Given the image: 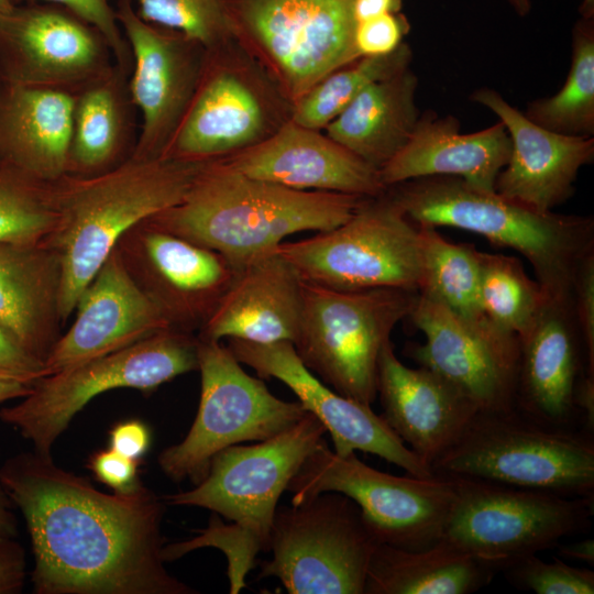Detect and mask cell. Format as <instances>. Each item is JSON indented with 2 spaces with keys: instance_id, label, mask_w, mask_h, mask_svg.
Masks as SVG:
<instances>
[{
  "instance_id": "47",
  "label": "cell",
  "mask_w": 594,
  "mask_h": 594,
  "mask_svg": "<svg viewBox=\"0 0 594 594\" xmlns=\"http://www.w3.org/2000/svg\"><path fill=\"white\" fill-rule=\"evenodd\" d=\"M402 8L403 0H355L353 15L358 23L382 14L400 12Z\"/></svg>"
},
{
  "instance_id": "24",
  "label": "cell",
  "mask_w": 594,
  "mask_h": 594,
  "mask_svg": "<svg viewBox=\"0 0 594 594\" xmlns=\"http://www.w3.org/2000/svg\"><path fill=\"white\" fill-rule=\"evenodd\" d=\"M249 177L298 190L377 197L387 188L380 170L321 130L288 120L263 142L219 160Z\"/></svg>"
},
{
  "instance_id": "31",
  "label": "cell",
  "mask_w": 594,
  "mask_h": 594,
  "mask_svg": "<svg viewBox=\"0 0 594 594\" xmlns=\"http://www.w3.org/2000/svg\"><path fill=\"white\" fill-rule=\"evenodd\" d=\"M408 67L366 87L322 131L378 170L408 142L421 112Z\"/></svg>"
},
{
  "instance_id": "49",
  "label": "cell",
  "mask_w": 594,
  "mask_h": 594,
  "mask_svg": "<svg viewBox=\"0 0 594 594\" xmlns=\"http://www.w3.org/2000/svg\"><path fill=\"white\" fill-rule=\"evenodd\" d=\"M13 506L0 482V540L15 539L18 536V521Z\"/></svg>"
},
{
  "instance_id": "5",
  "label": "cell",
  "mask_w": 594,
  "mask_h": 594,
  "mask_svg": "<svg viewBox=\"0 0 594 594\" xmlns=\"http://www.w3.org/2000/svg\"><path fill=\"white\" fill-rule=\"evenodd\" d=\"M386 194L417 226L474 232L520 253L550 298L572 297L576 272L594 254V219L539 212L450 176L416 178Z\"/></svg>"
},
{
  "instance_id": "32",
  "label": "cell",
  "mask_w": 594,
  "mask_h": 594,
  "mask_svg": "<svg viewBox=\"0 0 594 594\" xmlns=\"http://www.w3.org/2000/svg\"><path fill=\"white\" fill-rule=\"evenodd\" d=\"M495 574L443 539L422 550L378 544L364 594H470L486 586Z\"/></svg>"
},
{
  "instance_id": "12",
  "label": "cell",
  "mask_w": 594,
  "mask_h": 594,
  "mask_svg": "<svg viewBox=\"0 0 594 594\" xmlns=\"http://www.w3.org/2000/svg\"><path fill=\"white\" fill-rule=\"evenodd\" d=\"M302 282L342 290L418 292L419 227L385 193L365 198L342 224L276 249Z\"/></svg>"
},
{
  "instance_id": "17",
  "label": "cell",
  "mask_w": 594,
  "mask_h": 594,
  "mask_svg": "<svg viewBox=\"0 0 594 594\" xmlns=\"http://www.w3.org/2000/svg\"><path fill=\"white\" fill-rule=\"evenodd\" d=\"M425 336L404 354L440 375L479 410L515 406L519 339L491 320L464 319L421 295L408 316Z\"/></svg>"
},
{
  "instance_id": "8",
  "label": "cell",
  "mask_w": 594,
  "mask_h": 594,
  "mask_svg": "<svg viewBox=\"0 0 594 594\" xmlns=\"http://www.w3.org/2000/svg\"><path fill=\"white\" fill-rule=\"evenodd\" d=\"M419 293L402 288L336 290L301 280L295 351L337 393L372 405L383 346L414 309Z\"/></svg>"
},
{
  "instance_id": "39",
  "label": "cell",
  "mask_w": 594,
  "mask_h": 594,
  "mask_svg": "<svg viewBox=\"0 0 594 594\" xmlns=\"http://www.w3.org/2000/svg\"><path fill=\"white\" fill-rule=\"evenodd\" d=\"M510 584L536 594H593L594 571L531 554L503 571Z\"/></svg>"
},
{
  "instance_id": "35",
  "label": "cell",
  "mask_w": 594,
  "mask_h": 594,
  "mask_svg": "<svg viewBox=\"0 0 594 594\" xmlns=\"http://www.w3.org/2000/svg\"><path fill=\"white\" fill-rule=\"evenodd\" d=\"M413 58L404 42L389 54L361 57L330 73L294 103L292 120L322 131L366 87L408 68Z\"/></svg>"
},
{
  "instance_id": "48",
  "label": "cell",
  "mask_w": 594,
  "mask_h": 594,
  "mask_svg": "<svg viewBox=\"0 0 594 594\" xmlns=\"http://www.w3.org/2000/svg\"><path fill=\"white\" fill-rule=\"evenodd\" d=\"M560 558L584 562L594 565V540L586 538L571 543H559L557 547Z\"/></svg>"
},
{
  "instance_id": "40",
  "label": "cell",
  "mask_w": 594,
  "mask_h": 594,
  "mask_svg": "<svg viewBox=\"0 0 594 594\" xmlns=\"http://www.w3.org/2000/svg\"><path fill=\"white\" fill-rule=\"evenodd\" d=\"M13 6L47 2L62 6L97 28L108 41L116 63L131 70L132 56L110 0H10Z\"/></svg>"
},
{
  "instance_id": "2",
  "label": "cell",
  "mask_w": 594,
  "mask_h": 594,
  "mask_svg": "<svg viewBox=\"0 0 594 594\" xmlns=\"http://www.w3.org/2000/svg\"><path fill=\"white\" fill-rule=\"evenodd\" d=\"M369 197L298 190L204 164L184 198L145 221L221 254L239 271L272 254L292 234L328 231Z\"/></svg>"
},
{
  "instance_id": "38",
  "label": "cell",
  "mask_w": 594,
  "mask_h": 594,
  "mask_svg": "<svg viewBox=\"0 0 594 594\" xmlns=\"http://www.w3.org/2000/svg\"><path fill=\"white\" fill-rule=\"evenodd\" d=\"M146 22L178 31L205 48L232 38L221 0H131Z\"/></svg>"
},
{
  "instance_id": "44",
  "label": "cell",
  "mask_w": 594,
  "mask_h": 594,
  "mask_svg": "<svg viewBox=\"0 0 594 594\" xmlns=\"http://www.w3.org/2000/svg\"><path fill=\"white\" fill-rule=\"evenodd\" d=\"M48 375L45 363L25 351L0 326V376L34 383Z\"/></svg>"
},
{
  "instance_id": "1",
  "label": "cell",
  "mask_w": 594,
  "mask_h": 594,
  "mask_svg": "<svg viewBox=\"0 0 594 594\" xmlns=\"http://www.w3.org/2000/svg\"><path fill=\"white\" fill-rule=\"evenodd\" d=\"M0 482L28 527L36 594L198 593L165 568L166 504L142 483L107 494L34 450L7 459Z\"/></svg>"
},
{
  "instance_id": "51",
  "label": "cell",
  "mask_w": 594,
  "mask_h": 594,
  "mask_svg": "<svg viewBox=\"0 0 594 594\" xmlns=\"http://www.w3.org/2000/svg\"><path fill=\"white\" fill-rule=\"evenodd\" d=\"M519 16H526L531 10V0H506Z\"/></svg>"
},
{
  "instance_id": "36",
  "label": "cell",
  "mask_w": 594,
  "mask_h": 594,
  "mask_svg": "<svg viewBox=\"0 0 594 594\" xmlns=\"http://www.w3.org/2000/svg\"><path fill=\"white\" fill-rule=\"evenodd\" d=\"M480 263V300L484 315L519 338L550 297L538 280L527 275L515 256L481 252Z\"/></svg>"
},
{
  "instance_id": "43",
  "label": "cell",
  "mask_w": 594,
  "mask_h": 594,
  "mask_svg": "<svg viewBox=\"0 0 594 594\" xmlns=\"http://www.w3.org/2000/svg\"><path fill=\"white\" fill-rule=\"evenodd\" d=\"M88 469L98 481L114 492H129L142 483L139 479V461L123 457L110 448L94 453L89 458Z\"/></svg>"
},
{
  "instance_id": "9",
  "label": "cell",
  "mask_w": 594,
  "mask_h": 594,
  "mask_svg": "<svg viewBox=\"0 0 594 594\" xmlns=\"http://www.w3.org/2000/svg\"><path fill=\"white\" fill-rule=\"evenodd\" d=\"M355 0H221L232 38L294 105L330 73L359 59Z\"/></svg>"
},
{
  "instance_id": "53",
  "label": "cell",
  "mask_w": 594,
  "mask_h": 594,
  "mask_svg": "<svg viewBox=\"0 0 594 594\" xmlns=\"http://www.w3.org/2000/svg\"><path fill=\"white\" fill-rule=\"evenodd\" d=\"M12 7L13 4L10 2V0H0V13L10 10Z\"/></svg>"
},
{
  "instance_id": "19",
  "label": "cell",
  "mask_w": 594,
  "mask_h": 594,
  "mask_svg": "<svg viewBox=\"0 0 594 594\" xmlns=\"http://www.w3.org/2000/svg\"><path fill=\"white\" fill-rule=\"evenodd\" d=\"M123 262L175 329H200L237 271L218 252L160 230L145 220L119 241Z\"/></svg>"
},
{
  "instance_id": "14",
  "label": "cell",
  "mask_w": 594,
  "mask_h": 594,
  "mask_svg": "<svg viewBox=\"0 0 594 594\" xmlns=\"http://www.w3.org/2000/svg\"><path fill=\"white\" fill-rule=\"evenodd\" d=\"M198 370L201 389L196 418L186 437L158 455L161 470L175 482L198 484L220 451L272 438L308 413L299 402L273 395L220 342L198 339Z\"/></svg>"
},
{
  "instance_id": "13",
  "label": "cell",
  "mask_w": 594,
  "mask_h": 594,
  "mask_svg": "<svg viewBox=\"0 0 594 594\" xmlns=\"http://www.w3.org/2000/svg\"><path fill=\"white\" fill-rule=\"evenodd\" d=\"M381 544L360 507L323 492L276 509L270 560L258 578H276L290 594H364L372 556Z\"/></svg>"
},
{
  "instance_id": "28",
  "label": "cell",
  "mask_w": 594,
  "mask_h": 594,
  "mask_svg": "<svg viewBox=\"0 0 594 594\" xmlns=\"http://www.w3.org/2000/svg\"><path fill=\"white\" fill-rule=\"evenodd\" d=\"M75 94L0 79V163L46 183L64 176Z\"/></svg>"
},
{
  "instance_id": "10",
  "label": "cell",
  "mask_w": 594,
  "mask_h": 594,
  "mask_svg": "<svg viewBox=\"0 0 594 594\" xmlns=\"http://www.w3.org/2000/svg\"><path fill=\"white\" fill-rule=\"evenodd\" d=\"M454 497L442 538L496 573L590 529L593 497H570L449 476Z\"/></svg>"
},
{
  "instance_id": "41",
  "label": "cell",
  "mask_w": 594,
  "mask_h": 594,
  "mask_svg": "<svg viewBox=\"0 0 594 594\" xmlns=\"http://www.w3.org/2000/svg\"><path fill=\"white\" fill-rule=\"evenodd\" d=\"M409 30V21L402 11L360 21L353 35L355 53L359 58L389 54L405 42Z\"/></svg>"
},
{
  "instance_id": "6",
  "label": "cell",
  "mask_w": 594,
  "mask_h": 594,
  "mask_svg": "<svg viewBox=\"0 0 594 594\" xmlns=\"http://www.w3.org/2000/svg\"><path fill=\"white\" fill-rule=\"evenodd\" d=\"M431 469L442 476L593 497L594 432L547 425L515 406L477 410Z\"/></svg>"
},
{
  "instance_id": "15",
  "label": "cell",
  "mask_w": 594,
  "mask_h": 594,
  "mask_svg": "<svg viewBox=\"0 0 594 594\" xmlns=\"http://www.w3.org/2000/svg\"><path fill=\"white\" fill-rule=\"evenodd\" d=\"M296 505L323 492H338L360 507L381 544L422 550L437 543L451 510L454 490L449 476H397L358 459L339 455L324 438L287 485Z\"/></svg>"
},
{
  "instance_id": "11",
  "label": "cell",
  "mask_w": 594,
  "mask_h": 594,
  "mask_svg": "<svg viewBox=\"0 0 594 594\" xmlns=\"http://www.w3.org/2000/svg\"><path fill=\"white\" fill-rule=\"evenodd\" d=\"M195 370L198 338L191 332L166 329L38 378L20 403L0 409V419L29 440L35 452L51 454L54 442L75 415L96 396L116 388L152 392Z\"/></svg>"
},
{
  "instance_id": "27",
  "label": "cell",
  "mask_w": 594,
  "mask_h": 594,
  "mask_svg": "<svg viewBox=\"0 0 594 594\" xmlns=\"http://www.w3.org/2000/svg\"><path fill=\"white\" fill-rule=\"evenodd\" d=\"M509 152V135L501 121L462 133L458 118L429 110L420 114L410 139L380 169V176L386 188L416 178L450 176L495 190Z\"/></svg>"
},
{
  "instance_id": "29",
  "label": "cell",
  "mask_w": 594,
  "mask_h": 594,
  "mask_svg": "<svg viewBox=\"0 0 594 594\" xmlns=\"http://www.w3.org/2000/svg\"><path fill=\"white\" fill-rule=\"evenodd\" d=\"M61 264L40 243L0 242V326L45 363L61 336Z\"/></svg>"
},
{
  "instance_id": "45",
  "label": "cell",
  "mask_w": 594,
  "mask_h": 594,
  "mask_svg": "<svg viewBox=\"0 0 594 594\" xmlns=\"http://www.w3.org/2000/svg\"><path fill=\"white\" fill-rule=\"evenodd\" d=\"M150 442V430L140 420L120 422L109 433V448L135 461L144 457L148 450Z\"/></svg>"
},
{
  "instance_id": "33",
  "label": "cell",
  "mask_w": 594,
  "mask_h": 594,
  "mask_svg": "<svg viewBox=\"0 0 594 594\" xmlns=\"http://www.w3.org/2000/svg\"><path fill=\"white\" fill-rule=\"evenodd\" d=\"M418 227L422 262L419 295L464 319H488L480 300L481 251L469 243L448 241L437 228Z\"/></svg>"
},
{
  "instance_id": "42",
  "label": "cell",
  "mask_w": 594,
  "mask_h": 594,
  "mask_svg": "<svg viewBox=\"0 0 594 594\" xmlns=\"http://www.w3.org/2000/svg\"><path fill=\"white\" fill-rule=\"evenodd\" d=\"M572 298L587 367L594 374V254L588 255L580 265L573 284Z\"/></svg>"
},
{
  "instance_id": "7",
  "label": "cell",
  "mask_w": 594,
  "mask_h": 594,
  "mask_svg": "<svg viewBox=\"0 0 594 594\" xmlns=\"http://www.w3.org/2000/svg\"><path fill=\"white\" fill-rule=\"evenodd\" d=\"M294 105L233 38L206 48L190 102L162 157L205 164L248 150L292 119Z\"/></svg>"
},
{
  "instance_id": "34",
  "label": "cell",
  "mask_w": 594,
  "mask_h": 594,
  "mask_svg": "<svg viewBox=\"0 0 594 594\" xmlns=\"http://www.w3.org/2000/svg\"><path fill=\"white\" fill-rule=\"evenodd\" d=\"M522 112L557 133L594 135V19L581 18L573 28L571 64L562 87L530 101Z\"/></svg>"
},
{
  "instance_id": "46",
  "label": "cell",
  "mask_w": 594,
  "mask_h": 594,
  "mask_svg": "<svg viewBox=\"0 0 594 594\" xmlns=\"http://www.w3.org/2000/svg\"><path fill=\"white\" fill-rule=\"evenodd\" d=\"M25 578L24 550L15 539L0 540V594L22 590Z\"/></svg>"
},
{
  "instance_id": "4",
  "label": "cell",
  "mask_w": 594,
  "mask_h": 594,
  "mask_svg": "<svg viewBox=\"0 0 594 594\" xmlns=\"http://www.w3.org/2000/svg\"><path fill=\"white\" fill-rule=\"evenodd\" d=\"M202 165L132 156L108 172L65 174L53 183L58 216L43 243L57 254L61 264L63 324L121 238L134 226L178 204Z\"/></svg>"
},
{
  "instance_id": "37",
  "label": "cell",
  "mask_w": 594,
  "mask_h": 594,
  "mask_svg": "<svg viewBox=\"0 0 594 594\" xmlns=\"http://www.w3.org/2000/svg\"><path fill=\"white\" fill-rule=\"evenodd\" d=\"M57 216L53 183L0 163V242H43Z\"/></svg>"
},
{
  "instance_id": "30",
  "label": "cell",
  "mask_w": 594,
  "mask_h": 594,
  "mask_svg": "<svg viewBox=\"0 0 594 594\" xmlns=\"http://www.w3.org/2000/svg\"><path fill=\"white\" fill-rule=\"evenodd\" d=\"M129 74L114 63L75 94L67 175L101 174L133 156L139 129Z\"/></svg>"
},
{
  "instance_id": "26",
  "label": "cell",
  "mask_w": 594,
  "mask_h": 594,
  "mask_svg": "<svg viewBox=\"0 0 594 594\" xmlns=\"http://www.w3.org/2000/svg\"><path fill=\"white\" fill-rule=\"evenodd\" d=\"M301 279L278 252L237 271L198 339H238L267 344L294 342L301 315Z\"/></svg>"
},
{
  "instance_id": "16",
  "label": "cell",
  "mask_w": 594,
  "mask_h": 594,
  "mask_svg": "<svg viewBox=\"0 0 594 594\" xmlns=\"http://www.w3.org/2000/svg\"><path fill=\"white\" fill-rule=\"evenodd\" d=\"M116 63L103 34L68 9L47 2L0 13V79L77 92Z\"/></svg>"
},
{
  "instance_id": "22",
  "label": "cell",
  "mask_w": 594,
  "mask_h": 594,
  "mask_svg": "<svg viewBox=\"0 0 594 594\" xmlns=\"http://www.w3.org/2000/svg\"><path fill=\"white\" fill-rule=\"evenodd\" d=\"M74 312V322L45 360L48 375L173 328L117 248L80 294Z\"/></svg>"
},
{
  "instance_id": "20",
  "label": "cell",
  "mask_w": 594,
  "mask_h": 594,
  "mask_svg": "<svg viewBox=\"0 0 594 594\" xmlns=\"http://www.w3.org/2000/svg\"><path fill=\"white\" fill-rule=\"evenodd\" d=\"M235 359L252 367L260 378H276L298 398L330 433L333 451L348 455L355 451L375 454L405 470L407 474L430 479L432 469L414 453L370 405L343 396L310 372L292 342L260 344L228 339Z\"/></svg>"
},
{
  "instance_id": "25",
  "label": "cell",
  "mask_w": 594,
  "mask_h": 594,
  "mask_svg": "<svg viewBox=\"0 0 594 594\" xmlns=\"http://www.w3.org/2000/svg\"><path fill=\"white\" fill-rule=\"evenodd\" d=\"M376 392L382 417L430 468L479 410L437 373L403 364L391 341L378 359Z\"/></svg>"
},
{
  "instance_id": "50",
  "label": "cell",
  "mask_w": 594,
  "mask_h": 594,
  "mask_svg": "<svg viewBox=\"0 0 594 594\" xmlns=\"http://www.w3.org/2000/svg\"><path fill=\"white\" fill-rule=\"evenodd\" d=\"M32 385L19 378L0 376V403L25 397L32 391Z\"/></svg>"
},
{
  "instance_id": "3",
  "label": "cell",
  "mask_w": 594,
  "mask_h": 594,
  "mask_svg": "<svg viewBox=\"0 0 594 594\" xmlns=\"http://www.w3.org/2000/svg\"><path fill=\"white\" fill-rule=\"evenodd\" d=\"M326 432L324 426L307 413L272 438L220 451L205 479L191 490L162 496L167 505L206 508L231 521L226 525L213 516L194 538L164 546L165 562L199 548H218L228 559L230 593H239L257 553L268 552L282 494Z\"/></svg>"
},
{
  "instance_id": "21",
  "label": "cell",
  "mask_w": 594,
  "mask_h": 594,
  "mask_svg": "<svg viewBox=\"0 0 594 594\" xmlns=\"http://www.w3.org/2000/svg\"><path fill=\"white\" fill-rule=\"evenodd\" d=\"M471 99L493 112L509 135L510 152L496 193L539 212L553 211L573 196L580 169L594 160L593 136L544 129L493 88H480Z\"/></svg>"
},
{
  "instance_id": "23",
  "label": "cell",
  "mask_w": 594,
  "mask_h": 594,
  "mask_svg": "<svg viewBox=\"0 0 594 594\" xmlns=\"http://www.w3.org/2000/svg\"><path fill=\"white\" fill-rule=\"evenodd\" d=\"M518 339L515 407L547 425L583 427L574 396L588 367L573 298H548Z\"/></svg>"
},
{
  "instance_id": "18",
  "label": "cell",
  "mask_w": 594,
  "mask_h": 594,
  "mask_svg": "<svg viewBox=\"0 0 594 594\" xmlns=\"http://www.w3.org/2000/svg\"><path fill=\"white\" fill-rule=\"evenodd\" d=\"M114 11L131 52L129 90L141 116L133 156L162 157L194 95L206 48L144 21L131 0H117Z\"/></svg>"
},
{
  "instance_id": "52",
  "label": "cell",
  "mask_w": 594,
  "mask_h": 594,
  "mask_svg": "<svg viewBox=\"0 0 594 594\" xmlns=\"http://www.w3.org/2000/svg\"><path fill=\"white\" fill-rule=\"evenodd\" d=\"M580 14L583 19H594V0H583Z\"/></svg>"
}]
</instances>
